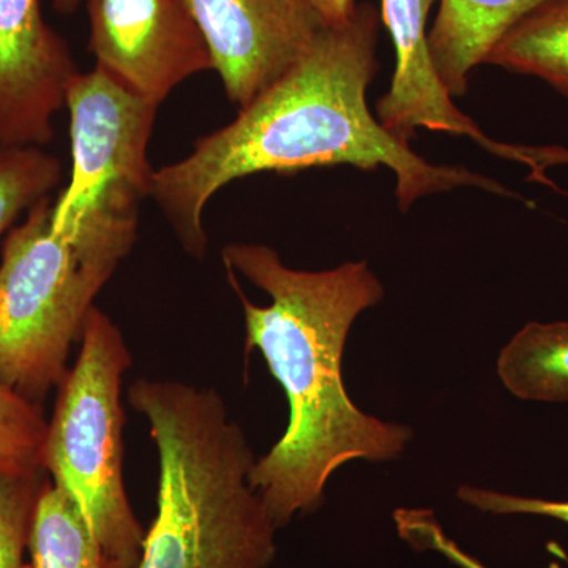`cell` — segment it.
<instances>
[{"instance_id": "15", "label": "cell", "mask_w": 568, "mask_h": 568, "mask_svg": "<svg viewBox=\"0 0 568 568\" xmlns=\"http://www.w3.org/2000/svg\"><path fill=\"white\" fill-rule=\"evenodd\" d=\"M61 179V162L43 148H0V239L22 213L50 196Z\"/></svg>"}, {"instance_id": "5", "label": "cell", "mask_w": 568, "mask_h": 568, "mask_svg": "<svg viewBox=\"0 0 568 568\" xmlns=\"http://www.w3.org/2000/svg\"><path fill=\"white\" fill-rule=\"evenodd\" d=\"M77 362L59 384L41 466L65 491L104 551L136 568L144 529L123 481L122 381L132 354L121 328L93 306Z\"/></svg>"}, {"instance_id": "12", "label": "cell", "mask_w": 568, "mask_h": 568, "mask_svg": "<svg viewBox=\"0 0 568 568\" xmlns=\"http://www.w3.org/2000/svg\"><path fill=\"white\" fill-rule=\"evenodd\" d=\"M497 376L525 402L568 403V321L519 328L500 349Z\"/></svg>"}, {"instance_id": "4", "label": "cell", "mask_w": 568, "mask_h": 568, "mask_svg": "<svg viewBox=\"0 0 568 568\" xmlns=\"http://www.w3.org/2000/svg\"><path fill=\"white\" fill-rule=\"evenodd\" d=\"M51 196L6 235L0 261V384L40 405L69 372L97 295L132 252L140 207L91 209L51 233Z\"/></svg>"}, {"instance_id": "1", "label": "cell", "mask_w": 568, "mask_h": 568, "mask_svg": "<svg viewBox=\"0 0 568 568\" xmlns=\"http://www.w3.org/2000/svg\"><path fill=\"white\" fill-rule=\"evenodd\" d=\"M381 13L358 3L343 24L325 26L308 51L237 119L194 142L181 162L156 170L151 197L196 260L207 252L204 209L227 183L257 173L297 174L310 168L386 166L406 212L420 197L458 186L510 194L465 166L426 162L377 121L366 92L377 71Z\"/></svg>"}, {"instance_id": "19", "label": "cell", "mask_w": 568, "mask_h": 568, "mask_svg": "<svg viewBox=\"0 0 568 568\" xmlns=\"http://www.w3.org/2000/svg\"><path fill=\"white\" fill-rule=\"evenodd\" d=\"M458 499L466 506L496 515H530V517L551 518L568 525V500H549L541 497L510 495L474 485H462L457 491Z\"/></svg>"}, {"instance_id": "3", "label": "cell", "mask_w": 568, "mask_h": 568, "mask_svg": "<svg viewBox=\"0 0 568 568\" xmlns=\"http://www.w3.org/2000/svg\"><path fill=\"white\" fill-rule=\"evenodd\" d=\"M129 403L159 452L156 515L136 568H268L276 528L250 485L244 429L213 388L134 381Z\"/></svg>"}, {"instance_id": "18", "label": "cell", "mask_w": 568, "mask_h": 568, "mask_svg": "<svg viewBox=\"0 0 568 568\" xmlns=\"http://www.w3.org/2000/svg\"><path fill=\"white\" fill-rule=\"evenodd\" d=\"M396 532L416 551H432L459 568H488L448 537L435 511L428 508H398L394 514Z\"/></svg>"}, {"instance_id": "13", "label": "cell", "mask_w": 568, "mask_h": 568, "mask_svg": "<svg viewBox=\"0 0 568 568\" xmlns=\"http://www.w3.org/2000/svg\"><path fill=\"white\" fill-rule=\"evenodd\" d=\"M487 63L538 78L568 100V0H547L511 29Z\"/></svg>"}, {"instance_id": "21", "label": "cell", "mask_w": 568, "mask_h": 568, "mask_svg": "<svg viewBox=\"0 0 568 568\" xmlns=\"http://www.w3.org/2000/svg\"><path fill=\"white\" fill-rule=\"evenodd\" d=\"M84 0H52V7L59 14H73Z\"/></svg>"}, {"instance_id": "16", "label": "cell", "mask_w": 568, "mask_h": 568, "mask_svg": "<svg viewBox=\"0 0 568 568\" xmlns=\"http://www.w3.org/2000/svg\"><path fill=\"white\" fill-rule=\"evenodd\" d=\"M48 420L40 405L0 384V474L36 476Z\"/></svg>"}, {"instance_id": "8", "label": "cell", "mask_w": 568, "mask_h": 568, "mask_svg": "<svg viewBox=\"0 0 568 568\" xmlns=\"http://www.w3.org/2000/svg\"><path fill=\"white\" fill-rule=\"evenodd\" d=\"M230 102L248 106L308 51L324 18L310 0H183Z\"/></svg>"}, {"instance_id": "6", "label": "cell", "mask_w": 568, "mask_h": 568, "mask_svg": "<svg viewBox=\"0 0 568 568\" xmlns=\"http://www.w3.org/2000/svg\"><path fill=\"white\" fill-rule=\"evenodd\" d=\"M71 174L52 204L51 233L65 235L100 205H140L151 197L148 160L159 104L126 88L102 67L78 73L67 91Z\"/></svg>"}, {"instance_id": "2", "label": "cell", "mask_w": 568, "mask_h": 568, "mask_svg": "<svg viewBox=\"0 0 568 568\" xmlns=\"http://www.w3.org/2000/svg\"><path fill=\"white\" fill-rule=\"evenodd\" d=\"M222 256L244 306L246 354L260 351L290 405L286 432L248 476L282 529L323 506L339 467L395 462L413 440L409 426L358 409L343 379L347 335L384 286L365 261L295 271L260 244H230Z\"/></svg>"}, {"instance_id": "7", "label": "cell", "mask_w": 568, "mask_h": 568, "mask_svg": "<svg viewBox=\"0 0 568 568\" xmlns=\"http://www.w3.org/2000/svg\"><path fill=\"white\" fill-rule=\"evenodd\" d=\"M89 51L112 77L162 104L183 81L212 70L207 44L183 0H84Z\"/></svg>"}, {"instance_id": "17", "label": "cell", "mask_w": 568, "mask_h": 568, "mask_svg": "<svg viewBox=\"0 0 568 568\" xmlns=\"http://www.w3.org/2000/svg\"><path fill=\"white\" fill-rule=\"evenodd\" d=\"M44 473L36 476L0 474V568H26L33 511Z\"/></svg>"}, {"instance_id": "9", "label": "cell", "mask_w": 568, "mask_h": 568, "mask_svg": "<svg viewBox=\"0 0 568 568\" xmlns=\"http://www.w3.org/2000/svg\"><path fill=\"white\" fill-rule=\"evenodd\" d=\"M80 73L40 0H0V148H44Z\"/></svg>"}, {"instance_id": "14", "label": "cell", "mask_w": 568, "mask_h": 568, "mask_svg": "<svg viewBox=\"0 0 568 568\" xmlns=\"http://www.w3.org/2000/svg\"><path fill=\"white\" fill-rule=\"evenodd\" d=\"M26 568H122L95 540L73 500L44 481L33 511Z\"/></svg>"}, {"instance_id": "10", "label": "cell", "mask_w": 568, "mask_h": 568, "mask_svg": "<svg viewBox=\"0 0 568 568\" xmlns=\"http://www.w3.org/2000/svg\"><path fill=\"white\" fill-rule=\"evenodd\" d=\"M437 0H383L381 21L394 41L396 65L390 89L376 103L377 121L409 142L418 129L459 134L504 159L525 162L526 149L489 140L463 114L433 69L428 17Z\"/></svg>"}, {"instance_id": "11", "label": "cell", "mask_w": 568, "mask_h": 568, "mask_svg": "<svg viewBox=\"0 0 568 568\" xmlns=\"http://www.w3.org/2000/svg\"><path fill=\"white\" fill-rule=\"evenodd\" d=\"M547 0H439L428 29L433 69L452 97H463L476 67L487 63L495 50L523 18Z\"/></svg>"}, {"instance_id": "20", "label": "cell", "mask_w": 568, "mask_h": 568, "mask_svg": "<svg viewBox=\"0 0 568 568\" xmlns=\"http://www.w3.org/2000/svg\"><path fill=\"white\" fill-rule=\"evenodd\" d=\"M313 7L320 11L325 24H343L349 20L357 10L358 3L355 0H310Z\"/></svg>"}]
</instances>
